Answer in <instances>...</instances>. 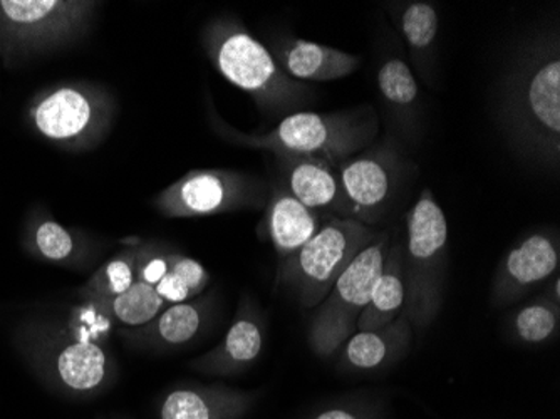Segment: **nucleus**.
<instances>
[{
    "mask_svg": "<svg viewBox=\"0 0 560 419\" xmlns=\"http://www.w3.org/2000/svg\"><path fill=\"white\" fill-rule=\"evenodd\" d=\"M499 118L512 148L547 168L560 162V40L532 37L515 55L500 88Z\"/></svg>",
    "mask_w": 560,
    "mask_h": 419,
    "instance_id": "obj_1",
    "label": "nucleus"
},
{
    "mask_svg": "<svg viewBox=\"0 0 560 419\" xmlns=\"http://www.w3.org/2000/svg\"><path fill=\"white\" fill-rule=\"evenodd\" d=\"M201 49L223 80L247 93L260 113L277 118L294 115L313 103L314 91L292 80L277 65L269 47L232 15L210 19L200 34Z\"/></svg>",
    "mask_w": 560,
    "mask_h": 419,
    "instance_id": "obj_2",
    "label": "nucleus"
},
{
    "mask_svg": "<svg viewBox=\"0 0 560 419\" xmlns=\"http://www.w3.org/2000/svg\"><path fill=\"white\" fill-rule=\"evenodd\" d=\"M220 137L241 147L272 154L317 156L339 163L366 150L377 135V115L371 106L332 113H294L285 116L269 133H241L215 118Z\"/></svg>",
    "mask_w": 560,
    "mask_h": 419,
    "instance_id": "obj_3",
    "label": "nucleus"
},
{
    "mask_svg": "<svg viewBox=\"0 0 560 419\" xmlns=\"http://www.w3.org/2000/svg\"><path fill=\"white\" fill-rule=\"evenodd\" d=\"M401 258L406 287L402 314L411 327L423 329L436 319L442 309L448 266V223L428 188L406 216Z\"/></svg>",
    "mask_w": 560,
    "mask_h": 419,
    "instance_id": "obj_4",
    "label": "nucleus"
},
{
    "mask_svg": "<svg viewBox=\"0 0 560 419\" xmlns=\"http://www.w3.org/2000/svg\"><path fill=\"white\" fill-rule=\"evenodd\" d=\"M376 235L363 222L332 217L307 244L279 261L277 287L285 289L302 307H316L327 298L352 258Z\"/></svg>",
    "mask_w": 560,
    "mask_h": 419,
    "instance_id": "obj_5",
    "label": "nucleus"
},
{
    "mask_svg": "<svg viewBox=\"0 0 560 419\" xmlns=\"http://www.w3.org/2000/svg\"><path fill=\"white\" fill-rule=\"evenodd\" d=\"M116 101L96 83H69L34 100L31 123L40 137L66 150H93L112 131Z\"/></svg>",
    "mask_w": 560,
    "mask_h": 419,
    "instance_id": "obj_6",
    "label": "nucleus"
},
{
    "mask_svg": "<svg viewBox=\"0 0 560 419\" xmlns=\"http://www.w3.org/2000/svg\"><path fill=\"white\" fill-rule=\"evenodd\" d=\"M392 238L377 233L376 238L352 258L314 314L307 330V342L320 358L336 354L354 334L358 317L371 299L374 283L385 269Z\"/></svg>",
    "mask_w": 560,
    "mask_h": 419,
    "instance_id": "obj_7",
    "label": "nucleus"
},
{
    "mask_svg": "<svg viewBox=\"0 0 560 419\" xmlns=\"http://www.w3.org/2000/svg\"><path fill=\"white\" fill-rule=\"evenodd\" d=\"M269 182L235 170H191L153 198L166 219H200L266 208Z\"/></svg>",
    "mask_w": 560,
    "mask_h": 419,
    "instance_id": "obj_8",
    "label": "nucleus"
},
{
    "mask_svg": "<svg viewBox=\"0 0 560 419\" xmlns=\"http://www.w3.org/2000/svg\"><path fill=\"white\" fill-rule=\"evenodd\" d=\"M100 2L0 0V46L8 58L81 39Z\"/></svg>",
    "mask_w": 560,
    "mask_h": 419,
    "instance_id": "obj_9",
    "label": "nucleus"
},
{
    "mask_svg": "<svg viewBox=\"0 0 560 419\" xmlns=\"http://www.w3.org/2000/svg\"><path fill=\"white\" fill-rule=\"evenodd\" d=\"M37 359L47 380L66 395L96 396L112 384L115 365L97 342L78 337L49 336Z\"/></svg>",
    "mask_w": 560,
    "mask_h": 419,
    "instance_id": "obj_10",
    "label": "nucleus"
},
{
    "mask_svg": "<svg viewBox=\"0 0 560 419\" xmlns=\"http://www.w3.org/2000/svg\"><path fill=\"white\" fill-rule=\"evenodd\" d=\"M351 219L373 222L388 205L401 173L398 148L386 140L338 165Z\"/></svg>",
    "mask_w": 560,
    "mask_h": 419,
    "instance_id": "obj_11",
    "label": "nucleus"
},
{
    "mask_svg": "<svg viewBox=\"0 0 560 419\" xmlns=\"http://www.w3.org/2000/svg\"><path fill=\"white\" fill-rule=\"evenodd\" d=\"M560 244L556 232H534L506 252L492 280L495 305H506L559 272Z\"/></svg>",
    "mask_w": 560,
    "mask_h": 419,
    "instance_id": "obj_12",
    "label": "nucleus"
},
{
    "mask_svg": "<svg viewBox=\"0 0 560 419\" xmlns=\"http://www.w3.org/2000/svg\"><path fill=\"white\" fill-rule=\"evenodd\" d=\"M277 178L305 207L351 219V207L342 190L338 165L317 156L273 154Z\"/></svg>",
    "mask_w": 560,
    "mask_h": 419,
    "instance_id": "obj_13",
    "label": "nucleus"
},
{
    "mask_svg": "<svg viewBox=\"0 0 560 419\" xmlns=\"http://www.w3.org/2000/svg\"><path fill=\"white\" fill-rule=\"evenodd\" d=\"M267 324L264 312L250 295H242L234 323L222 342L190 362V368L213 376H234L256 364L264 351Z\"/></svg>",
    "mask_w": 560,
    "mask_h": 419,
    "instance_id": "obj_14",
    "label": "nucleus"
},
{
    "mask_svg": "<svg viewBox=\"0 0 560 419\" xmlns=\"http://www.w3.org/2000/svg\"><path fill=\"white\" fill-rule=\"evenodd\" d=\"M269 50L280 69L301 83L341 80L361 65L360 56L294 36L276 37Z\"/></svg>",
    "mask_w": 560,
    "mask_h": 419,
    "instance_id": "obj_15",
    "label": "nucleus"
},
{
    "mask_svg": "<svg viewBox=\"0 0 560 419\" xmlns=\"http://www.w3.org/2000/svg\"><path fill=\"white\" fill-rule=\"evenodd\" d=\"M212 312V295H198L191 301L168 305L151 323L125 329L122 336L133 345L155 351L182 348L203 333Z\"/></svg>",
    "mask_w": 560,
    "mask_h": 419,
    "instance_id": "obj_16",
    "label": "nucleus"
},
{
    "mask_svg": "<svg viewBox=\"0 0 560 419\" xmlns=\"http://www.w3.org/2000/svg\"><path fill=\"white\" fill-rule=\"evenodd\" d=\"M264 225L279 261L298 252L324 225L323 216L302 205L277 176L269 182Z\"/></svg>",
    "mask_w": 560,
    "mask_h": 419,
    "instance_id": "obj_17",
    "label": "nucleus"
},
{
    "mask_svg": "<svg viewBox=\"0 0 560 419\" xmlns=\"http://www.w3.org/2000/svg\"><path fill=\"white\" fill-rule=\"evenodd\" d=\"M259 393L225 386H182L170 391L160 419H241L256 405Z\"/></svg>",
    "mask_w": 560,
    "mask_h": 419,
    "instance_id": "obj_18",
    "label": "nucleus"
},
{
    "mask_svg": "<svg viewBox=\"0 0 560 419\" xmlns=\"http://www.w3.org/2000/svg\"><path fill=\"white\" fill-rule=\"evenodd\" d=\"M411 324L399 314L388 326L358 330L345 342L341 365L348 371H376L398 361L410 346Z\"/></svg>",
    "mask_w": 560,
    "mask_h": 419,
    "instance_id": "obj_19",
    "label": "nucleus"
},
{
    "mask_svg": "<svg viewBox=\"0 0 560 419\" xmlns=\"http://www.w3.org/2000/svg\"><path fill=\"white\" fill-rule=\"evenodd\" d=\"M406 287L402 276L401 245L393 244L386 257L385 269L377 277L370 302L358 317L355 329L373 330L388 326L405 309Z\"/></svg>",
    "mask_w": 560,
    "mask_h": 419,
    "instance_id": "obj_20",
    "label": "nucleus"
},
{
    "mask_svg": "<svg viewBox=\"0 0 560 419\" xmlns=\"http://www.w3.org/2000/svg\"><path fill=\"white\" fill-rule=\"evenodd\" d=\"M27 247L50 264L83 267L90 261L94 245L83 232L66 229L49 217H39L27 233Z\"/></svg>",
    "mask_w": 560,
    "mask_h": 419,
    "instance_id": "obj_21",
    "label": "nucleus"
},
{
    "mask_svg": "<svg viewBox=\"0 0 560 419\" xmlns=\"http://www.w3.org/2000/svg\"><path fill=\"white\" fill-rule=\"evenodd\" d=\"M393 5L395 22L399 33L410 47L411 59L424 80L430 81L428 74L433 71L435 59L436 34H439V12L430 2H399Z\"/></svg>",
    "mask_w": 560,
    "mask_h": 419,
    "instance_id": "obj_22",
    "label": "nucleus"
},
{
    "mask_svg": "<svg viewBox=\"0 0 560 419\" xmlns=\"http://www.w3.org/2000/svg\"><path fill=\"white\" fill-rule=\"evenodd\" d=\"M377 86L393 119L411 133L420 115V88L410 66L399 58L386 59L377 71Z\"/></svg>",
    "mask_w": 560,
    "mask_h": 419,
    "instance_id": "obj_23",
    "label": "nucleus"
},
{
    "mask_svg": "<svg viewBox=\"0 0 560 419\" xmlns=\"http://www.w3.org/2000/svg\"><path fill=\"white\" fill-rule=\"evenodd\" d=\"M91 305L119 326L135 329L160 316L168 307V302L156 292L155 287L137 282L122 294L93 302Z\"/></svg>",
    "mask_w": 560,
    "mask_h": 419,
    "instance_id": "obj_24",
    "label": "nucleus"
},
{
    "mask_svg": "<svg viewBox=\"0 0 560 419\" xmlns=\"http://www.w3.org/2000/svg\"><path fill=\"white\" fill-rule=\"evenodd\" d=\"M138 252L140 244L131 245L105 261L81 287V298L93 304L128 291L138 282Z\"/></svg>",
    "mask_w": 560,
    "mask_h": 419,
    "instance_id": "obj_25",
    "label": "nucleus"
},
{
    "mask_svg": "<svg viewBox=\"0 0 560 419\" xmlns=\"http://www.w3.org/2000/svg\"><path fill=\"white\" fill-rule=\"evenodd\" d=\"M511 327L524 345H546L559 334L560 305L540 295L515 312Z\"/></svg>",
    "mask_w": 560,
    "mask_h": 419,
    "instance_id": "obj_26",
    "label": "nucleus"
},
{
    "mask_svg": "<svg viewBox=\"0 0 560 419\" xmlns=\"http://www.w3.org/2000/svg\"><path fill=\"white\" fill-rule=\"evenodd\" d=\"M209 282V270L201 266L200 261L175 251L168 273L160 280L155 289L168 305H172L191 301L203 294Z\"/></svg>",
    "mask_w": 560,
    "mask_h": 419,
    "instance_id": "obj_27",
    "label": "nucleus"
},
{
    "mask_svg": "<svg viewBox=\"0 0 560 419\" xmlns=\"http://www.w3.org/2000/svg\"><path fill=\"white\" fill-rule=\"evenodd\" d=\"M175 248H170L165 244L148 242L140 244L138 252V282L148 283L156 287L160 280L168 273L172 255Z\"/></svg>",
    "mask_w": 560,
    "mask_h": 419,
    "instance_id": "obj_28",
    "label": "nucleus"
},
{
    "mask_svg": "<svg viewBox=\"0 0 560 419\" xmlns=\"http://www.w3.org/2000/svg\"><path fill=\"white\" fill-rule=\"evenodd\" d=\"M314 419H374V416L363 405H339L324 409Z\"/></svg>",
    "mask_w": 560,
    "mask_h": 419,
    "instance_id": "obj_29",
    "label": "nucleus"
},
{
    "mask_svg": "<svg viewBox=\"0 0 560 419\" xmlns=\"http://www.w3.org/2000/svg\"><path fill=\"white\" fill-rule=\"evenodd\" d=\"M547 299H550V301L556 302V304L560 305V277L559 272L553 276V282L552 286L547 289L546 294Z\"/></svg>",
    "mask_w": 560,
    "mask_h": 419,
    "instance_id": "obj_30",
    "label": "nucleus"
}]
</instances>
